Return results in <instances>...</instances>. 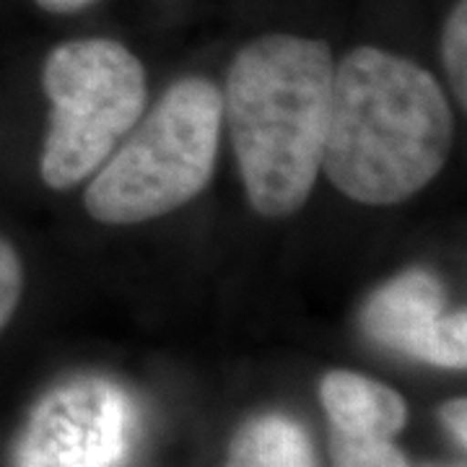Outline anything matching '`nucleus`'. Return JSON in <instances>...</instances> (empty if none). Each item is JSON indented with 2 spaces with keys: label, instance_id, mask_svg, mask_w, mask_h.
I'll return each instance as SVG.
<instances>
[{
  "label": "nucleus",
  "instance_id": "f8f14e48",
  "mask_svg": "<svg viewBox=\"0 0 467 467\" xmlns=\"http://www.w3.org/2000/svg\"><path fill=\"white\" fill-rule=\"evenodd\" d=\"M441 420L447 423V429H450L451 439L460 444V447H465L467 444V408L465 400L460 398V400H450L444 408H441Z\"/></svg>",
  "mask_w": 467,
  "mask_h": 467
},
{
  "label": "nucleus",
  "instance_id": "20e7f679",
  "mask_svg": "<svg viewBox=\"0 0 467 467\" xmlns=\"http://www.w3.org/2000/svg\"><path fill=\"white\" fill-rule=\"evenodd\" d=\"M42 86L52 112L39 171L52 190H70L94 174L143 117L146 67L115 39H70L47 55Z\"/></svg>",
  "mask_w": 467,
  "mask_h": 467
},
{
  "label": "nucleus",
  "instance_id": "39448f33",
  "mask_svg": "<svg viewBox=\"0 0 467 467\" xmlns=\"http://www.w3.org/2000/svg\"><path fill=\"white\" fill-rule=\"evenodd\" d=\"M135 431L130 398L107 379H76L36 405L21 467H122Z\"/></svg>",
  "mask_w": 467,
  "mask_h": 467
},
{
  "label": "nucleus",
  "instance_id": "f03ea898",
  "mask_svg": "<svg viewBox=\"0 0 467 467\" xmlns=\"http://www.w3.org/2000/svg\"><path fill=\"white\" fill-rule=\"evenodd\" d=\"M333 70L330 45L299 34H263L234 55L223 119L260 216H291L309 201L322 171Z\"/></svg>",
  "mask_w": 467,
  "mask_h": 467
},
{
  "label": "nucleus",
  "instance_id": "0eeeda50",
  "mask_svg": "<svg viewBox=\"0 0 467 467\" xmlns=\"http://www.w3.org/2000/svg\"><path fill=\"white\" fill-rule=\"evenodd\" d=\"M319 398L333 426V439L392 441L408 420V405L387 384L356 371H330Z\"/></svg>",
  "mask_w": 467,
  "mask_h": 467
},
{
  "label": "nucleus",
  "instance_id": "7ed1b4c3",
  "mask_svg": "<svg viewBox=\"0 0 467 467\" xmlns=\"http://www.w3.org/2000/svg\"><path fill=\"white\" fill-rule=\"evenodd\" d=\"M221 125V88L201 76L177 81L97 169L84 198L88 216L130 226L195 201L213 177Z\"/></svg>",
  "mask_w": 467,
  "mask_h": 467
},
{
  "label": "nucleus",
  "instance_id": "1a4fd4ad",
  "mask_svg": "<svg viewBox=\"0 0 467 467\" xmlns=\"http://www.w3.org/2000/svg\"><path fill=\"white\" fill-rule=\"evenodd\" d=\"M441 55L451 91L467 107V0H457L441 29Z\"/></svg>",
  "mask_w": 467,
  "mask_h": 467
},
{
  "label": "nucleus",
  "instance_id": "ddd939ff",
  "mask_svg": "<svg viewBox=\"0 0 467 467\" xmlns=\"http://www.w3.org/2000/svg\"><path fill=\"white\" fill-rule=\"evenodd\" d=\"M34 3L47 14H76V11L94 5L97 0H34Z\"/></svg>",
  "mask_w": 467,
  "mask_h": 467
},
{
  "label": "nucleus",
  "instance_id": "9b49d317",
  "mask_svg": "<svg viewBox=\"0 0 467 467\" xmlns=\"http://www.w3.org/2000/svg\"><path fill=\"white\" fill-rule=\"evenodd\" d=\"M24 291V265L16 247L0 236V333L16 315L18 301Z\"/></svg>",
  "mask_w": 467,
  "mask_h": 467
},
{
  "label": "nucleus",
  "instance_id": "423d86ee",
  "mask_svg": "<svg viewBox=\"0 0 467 467\" xmlns=\"http://www.w3.org/2000/svg\"><path fill=\"white\" fill-rule=\"evenodd\" d=\"M364 333L384 348L444 368H465V309L447 312L444 285L429 270H405L377 288L361 312Z\"/></svg>",
  "mask_w": 467,
  "mask_h": 467
},
{
  "label": "nucleus",
  "instance_id": "6e6552de",
  "mask_svg": "<svg viewBox=\"0 0 467 467\" xmlns=\"http://www.w3.org/2000/svg\"><path fill=\"white\" fill-rule=\"evenodd\" d=\"M226 467H317L309 436L285 416L247 420L234 436Z\"/></svg>",
  "mask_w": 467,
  "mask_h": 467
},
{
  "label": "nucleus",
  "instance_id": "9d476101",
  "mask_svg": "<svg viewBox=\"0 0 467 467\" xmlns=\"http://www.w3.org/2000/svg\"><path fill=\"white\" fill-rule=\"evenodd\" d=\"M337 467H410L392 441H348L333 439Z\"/></svg>",
  "mask_w": 467,
  "mask_h": 467
},
{
  "label": "nucleus",
  "instance_id": "f257e3e1",
  "mask_svg": "<svg viewBox=\"0 0 467 467\" xmlns=\"http://www.w3.org/2000/svg\"><path fill=\"white\" fill-rule=\"evenodd\" d=\"M451 143L450 99L426 67L368 45L335 66L322 171L346 198H413L444 169Z\"/></svg>",
  "mask_w": 467,
  "mask_h": 467
}]
</instances>
